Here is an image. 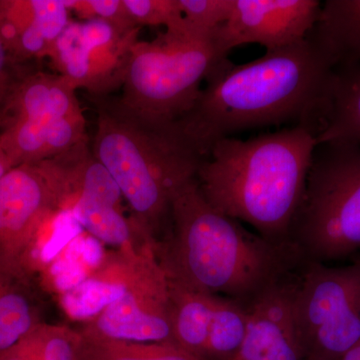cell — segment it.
<instances>
[{
    "instance_id": "cell-1",
    "label": "cell",
    "mask_w": 360,
    "mask_h": 360,
    "mask_svg": "<svg viewBox=\"0 0 360 360\" xmlns=\"http://www.w3.org/2000/svg\"><path fill=\"white\" fill-rule=\"evenodd\" d=\"M333 70L307 39L243 65L224 59L180 127L205 158L215 142L243 130L288 124L317 135Z\"/></svg>"
},
{
    "instance_id": "cell-2",
    "label": "cell",
    "mask_w": 360,
    "mask_h": 360,
    "mask_svg": "<svg viewBox=\"0 0 360 360\" xmlns=\"http://www.w3.org/2000/svg\"><path fill=\"white\" fill-rule=\"evenodd\" d=\"M316 135L286 127L250 139L215 142L196 174L198 188L215 210L278 246L290 234L302 202Z\"/></svg>"
},
{
    "instance_id": "cell-3",
    "label": "cell",
    "mask_w": 360,
    "mask_h": 360,
    "mask_svg": "<svg viewBox=\"0 0 360 360\" xmlns=\"http://www.w3.org/2000/svg\"><path fill=\"white\" fill-rule=\"evenodd\" d=\"M175 277L189 288L248 307L302 262L291 246H278L210 205L196 179L175 196Z\"/></svg>"
},
{
    "instance_id": "cell-4",
    "label": "cell",
    "mask_w": 360,
    "mask_h": 360,
    "mask_svg": "<svg viewBox=\"0 0 360 360\" xmlns=\"http://www.w3.org/2000/svg\"><path fill=\"white\" fill-rule=\"evenodd\" d=\"M97 113L91 149L135 212L150 222L172 213L176 194L196 179L205 156L176 122L127 108L118 97L89 96Z\"/></svg>"
},
{
    "instance_id": "cell-5",
    "label": "cell",
    "mask_w": 360,
    "mask_h": 360,
    "mask_svg": "<svg viewBox=\"0 0 360 360\" xmlns=\"http://www.w3.org/2000/svg\"><path fill=\"white\" fill-rule=\"evenodd\" d=\"M290 243L303 262L335 264L359 257V146H315Z\"/></svg>"
},
{
    "instance_id": "cell-6",
    "label": "cell",
    "mask_w": 360,
    "mask_h": 360,
    "mask_svg": "<svg viewBox=\"0 0 360 360\" xmlns=\"http://www.w3.org/2000/svg\"><path fill=\"white\" fill-rule=\"evenodd\" d=\"M226 58L215 35L194 30L184 20L151 41L134 45L118 98L148 117L176 122L193 108L206 78Z\"/></svg>"
},
{
    "instance_id": "cell-7",
    "label": "cell",
    "mask_w": 360,
    "mask_h": 360,
    "mask_svg": "<svg viewBox=\"0 0 360 360\" xmlns=\"http://www.w3.org/2000/svg\"><path fill=\"white\" fill-rule=\"evenodd\" d=\"M293 314L305 360H342L360 341V255L340 265L302 260Z\"/></svg>"
},
{
    "instance_id": "cell-8",
    "label": "cell",
    "mask_w": 360,
    "mask_h": 360,
    "mask_svg": "<svg viewBox=\"0 0 360 360\" xmlns=\"http://www.w3.org/2000/svg\"><path fill=\"white\" fill-rule=\"evenodd\" d=\"M141 30L120 32L101 20L70 21L49 54L58 75L89 96L122 87L130 51Z\"/></svg>"
},
{
    "instance_id": "cell-9",
    "label": "cell",
    "mask_w": 360,
    "mask_h": 360,
    "mask_svg": "<svg viewBox=\"0 0 360 360\" xmlns=\"http://www.w3.org/2000/svg\"><path fill=\"white\" fill-rule=\"evenodd\" d=\"M319 0H233L231 16L215 34L220 51L259 44L266 51L307 39L319 18Z\"/></svg>"
},
{
    "instance_id": "cell-10",
    "label": "cell",
    "mask_w": 360,
    "mask_h": 360,
    "mask_svg": "<svg viewBox=\"0 0 360 360\" xmlns=\"http://www.w3.org/2000/svg\"><path fill=\"white\" fill-rule=\"evenodd\" d=\"M248 307L245 338L231 360H305L293 314L296 269Z\"/></svg>"
},
{
    "instance_id": "cell-11",
    "label": "cell",
    "mask_w": 360,
    "mask_h": 360,
    "mask_svg": "<svg viewBox=\"0 0 360 360\" xmlns=\"http://www.w3.org/2000/svg\"><path fill=\"white\" fill-rule=\"evenodd\" d=\"M70 13L65 0H0V40L13 63L49 58Z\"/></svg>"
},
{
    "instance_id": "cell-12",
    "label": "cell",
    "mask_w": 360,
    "mask_h": 360,
    "mask_svg": "<svg viewBox=\"0 0 360 360\" xmlns=\"http://www.w3.org/2000/svg\"><path fill=\"white\" fill-rule=\"evenodd\" d=\"M84 116L75 89L58 73L18 75L0 110V125Z\"/></svg>"
},
{
    "instance_id": "cell-13",
    "label": "cell",
    "mask_w": 360,
    "mask_h": 360,
    "mask_svg": "<svg viewBox=\"0 0 360 360\" xmlns=\"http://www.w3.org/2000/svg\"><path fill=\"white\" fill-rule=\"evenodd\" d=\"M307 39L333 68L360 63V0H326Z\"/></svg>"
},
{
    "instance_id": "cell-14",
    "label": "cell",
    "mask_w": 360,
    "mask_h": 360,
    "mask_svg": "<svg viewBox=\"0 0 360 360\" xmlns=\"http://www.w3.org/2000/svg\"><path fill=\"white\" fill-rule=\"evenodd\" d=\"M335 141L360 146V63L333 70L328 110L316 144Z\"/></svg>"
},
{
    "instance_id": "cell-15",
    "label": "cell",
    "mask_w": 360,
    "mask_h": 360,
    "mask_svg": "<svg viewBox=\"0 0 360 360\" xmlns=\"http://www.w3.org/2000/svg\"><path fill=\"white\" fill-rule=\"evenodd\" d=\"M46 179L39 165L11 168L0 179V210L4 231H20L44 208Z\"/></svg>"
},
{
    "instance_id": "cell-16",
    "label": "cell",
    "mask_w": 360,
    "mask_h": 360,
    "mask_svg": "<svg viewBox=\"0 0 360 360\" xmlns=\"http://www.w3.org/2000/svg\"><path fill=\"white\" fill-rule=\"evenodd\" d=\"M98 326L104 335L115 340L174 345L172 321L142 311L130 293H125L104 310Z\"/></svg>"
},
{
    "instance_id": "cell-17",
    "label": "cell",
    "mask_w": 360,
    "mask_h": 360,
    "mask_svg": "<svg viewBox=\"0 0 360 360\" xmlns=\"http://www.w3.org/2000/svg\"><path fill=\"white\" fill-rule=\"evenodd\" d=\"M84 229L110 245H122L129 238L127 220L117 208L80 196L71 208Z\"/></svg>"
},
{
    "instance_id": "cell-18",
    "label": "cell",
    "mask_w": 360,
    "mask_h": 360,
    "mask_svg": "<svg viewBox=\"0 0 360 360\" xmlns=\"http://www.w3.org/2000/svg\"><path fill=\"white\" fill-rule=\"evenodd\" d=\"M127 292L122 284L103 283L86 279L84 283L65 292L63 307L73 319H89L101 312Z\"/></svg>"
},
{
    "instance_id": "cell-19",
    "label": "cell",
    "mask_w": 360,
    "mask_h": 360,
    "mask_svg": "<svg viewBox=\"0 0 360 360\" xmlns=\"http://www.w3.org/2000/svg\"><path fill=\"white\" fill-rule=\"evenodd\" d=\"M187 25L206 34L217 30L231 16L233 0H177Z\"/></svg>"
},
{
    "instance_id": "cell-20",
    "label": "cell",
    "mask_w": 360,
    "mask_h": 360,
    "mask_svg": "<svg viewBox=\"0 0 360 360\" xmlns=\"http://www.w3.org/2000/svg\"><path fill=\"white\" fill-rule=\"evenodd\" d=\"M30 326V307L22 296L13 293L0 297V354L11 349Z\"/></svg>"
},
{
    "instance_id": "cell-21",
    "label": "cell",
    "mask_w": 360,
    "mask_h": 360,
    "mask_svg": "<svg viewBox=\"0 0 360 360\" xmlns=\"http://www.w3.org/2000/svg\"><path fill=\"white\" fill-rule=\"evenodd\" d=\"M65 4L82 21L104 20L120 32L141 30L132 20L123 0H65Z\"/></svg>"
},
{
    "instance_id": "cell-22",
    "label": "cell",
    "mask_w": 360,
    "mask_h": 360,
    "mask_svg": "<svg viewBox=\"0 0 360 360\" xmlns=\"http://www.w3.org/2000/svg\"><path fill=\"white\" fill-rule=\"evenodd\" d=\"M137 27L165 25L176 27L184 22L177 0H123Z\"/></svg>"
},
{
    "instance_id": "cell-23",
    "label": "cell",
    "mask_w": 360,
    "mask_h": 360,
    "mask_svg": "<svg viewBox=\"0 0 360 360\" xmlns=\"http://www.w3.org/2000/svg\"><path fill=\"white\" fill-rule=\"evenodd\" d=\"M84 227L79 224L71 210H63L56 215L53 222V232L41 250V259L51 262L73 239L82 236Z\"/></svg>"
},
{
    "instance_id": "cell-24",
    "label": "cell",
    "mask_w": 360,
    "mask_h": 360,
    "mask_svg": "<svg viewBox=\"0 0 360 360\" xmlns=\"http://www.w3.org/2000/svg\"><path fill=\"white\" fill-rule=\"evenodd\" d=\"M56 288L63 292H68L86 281L87 272L80 262L66 259L63 257L54 262L51 266Z\"/></svg>"
},
{
    "instance_id": "cell-25",
    "label": "cell",
    "mask_w": 360,
    "mask_h": 360,
    "mask_svg": "<svg viewBox=\"0 0 360 360\" xmlns=\"http://www.w3.org/2000/svg\"><path fill=\"white\" fill-rule=\"evenodd\" d=\"M13 65L6 47L0 40V110L16 78L13 73Z\"/></svg>"
},
{
    "instance_id": "cell-26",
    "label": "cell",
    "mask_w": 360,
    "mask_h": 360,
    "mask_svg": "<svg viewBox=\"0 0 360 360\" xmlns=\"http://www.w3.org/2000/svg\"><path fill=\"white\" fill-rule=\"evenodd\" d=\"M44 360H78L75 347L63 338H53L44 345Z\"/></svg>"
},
{
    "instance_id": "cell-27",
    "label": "cell",
    "mask_w": 360,
    "mask_h": 360,
    "mask_svg": "<svg viewBox=\"0 0 360 360\" xmlns=\"http://www.w3.org/2000/svg\"><path fill=\"white\" fill-rule=\"evenodd\" d=\"M82 360H148L141 350L136 352H127V350L111 349V348H101L94 349L84 355Z\"/></svg>"
},
{
    "instance_id": "cell-28",
    "label": "cell",
    "mask_w": 360,
    "mask_h": 360,
    "mask_svg": "<svg viewBox=\"0 0 360 360\" xmlns=\"http://www.w3.org/2000/svg\"><path fill=\"white\" fill-rule=\"evenodd\" d=\"M103 257V250L98 239L94 236L84 238V248H82V262L89 266H96L101 264Z\"/></svg>"
},
{
    "instance_id": "cell-29",
    "label": "cell",
    "mask_w": 360,
    "mask_h": 360,
    "mask_svg": "<svg viewBox=\"0 0 360 360\" xmlns=\"http://www.w3.org/2000/svg\"><path fill=\"white\" fill-rule=\"evenodd\" d=\"M11 163H9L8 160L6 155H4V151L0 148V179L4 176V174H6L7 172L11 169Z\"/></svg>"
},
{
    "instance_id": "cell-30",
    "label": "cell",
    "mask_w": 360,
    "mask_h": 360,
    "mask_svg": "<svg viewBox=\"0 0 360 360\" xmlns=\"http://www.w3.org/2000/svg\"><path fill=\"white\" fill-rule=\"evenodd\" d=\"M342 360H360V341L352 350L347 352Z\"/></svg>"
}]
</instances>
